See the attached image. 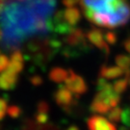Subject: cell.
Masks as SVG:
<instances>
[{
  "mask_svg": "<svg viewBox=\"0 0 130 130\" xmlns=\"http://www.w3.org/2000/svg\"><path fill=\"white\" fill-rule=\"evenodd\" d=\"M56 0H4L0 10V45L5 51L19 50L26 40L52 31Z\"/></svg>",
  "mask_w": 130,
  "mask_h": 130,
  "instance_id": "6da1fadb",
  "label": "cell"
},
{
  "mask_svg": "<svg viewBox=\"0 0 130 130\" xmlns=\"http://www.w3.org/2000/svg\"><path fill=\"white\" fill-rule=\"evenodd\" d=\"M66 47L63 49V55L67 58H75L82 54L90 47L85 40V34L81 29L73 28L64 39Z\"/></svg>",
  "mask_w": 130,
  "mask_h": 130,
  "instance_id": "7a4b0ae2",
  "label": "cell"
},
{
  "mask_svg": "<svg viewBox=\"0 0 130 130\" xmlns=\"http://www.w3.org/2000/svg\"><path fill=\"white\" fill-rule=\"evenodd\" d=\"M107 13V12H106ZM110 21V28L120 27L125 25L130 20V6L127 1H124L121 6H119L114 12L107 13Z\"/></svg>",
  "mask_w": 130,
  "mask_h": 130,
  "instance_id": "3957f363",
  "label": "cell"
},
{
  "mask_svg": "<svg viewBox=\"0 0 130 130\" xmlns=\"http://www.w3.org/2000/svg\"><path fill=\"white\" fill-rule=\"evenodd\" d=\"M65 86L78 98L79 95L84 94L88 92V85L83 79V77L76 74L74 71H72L71 70H70L69 76L66 79Z\"/></svg>",
  "mask_w": 130,
  "mask_h": 130,
  "instance_id": "277c9868",
  "label": "cell"
},
{
  "mask_svg": "<svg viewBox=\"0 0 130 130\" xmlns=\"http://www.w3.org/2000/svg\"><path fill=\"white\" fill-rule=\"evenodd\" d=\"M53 98H54L55 102L61 108L69 110V108H71L75 104L76 98L78 96L73 94L65 85H60L59 88L57 89V91L54 93Z\"/></svg>",
  "mask_w": 130,
  "mask_h": 130,
  "instance_id": "5b68a950",
  "label": "cell"
},
{
  "mask_svg": "<svg viewBox=\"0 0 130 130\" xmlns=\"http://www.w3.org/2000/svg\"><path fill=\"white\" fill-rule=\"evenodd\" d=\"M52 31L62 35H68L74 27L68 23L64 17V11H58L52 15Z\"/></svg>",
  "mask_w": 130,
  "mask_h": 130,
  "instance_id": "8992f818",
  "label": "cell"
},
{
  "mask_svg": "<svg viewBox=\"0 0 130 130\" xmlns=\"http://www.w3.org/2000/svg\"><path fill=\"white\" fill-rule=\"evenodd\" d=\"M114 1L115 0H82L81 4L83 9L112 13L114 11Z\"/></svg>",
  "mask_w": 130,
  "mask_h": 130,
  "instance_id": "52a82bcc",
  "label": "cell"
},
{
  "mask_svg": "<svg viewBox=\"0 0 130 130\" xmlns=\"http://www.w3.org/2000/svg\"><path fill=\"white\" fill-rule=\"evenodd\" d=\"M89 130H117V127L113 122L105 119L100 115H93L87 121Z\"/></svg>",
  "mask_w": 130,
  "mask_h": 130,
  "instance_id": "ba28073f",
  "label": "cell"
},
{
  "mask_svg": "<svg viewBox=\"0 0 130 130\" xmlns=\"http://www.w3.org/2000/svg\"><path fill=\"white\" fill-rule=\"evenodd\" d=\"M87 39L88 41L94 46L98 47L104 54H109L110 48L108 43L104 40V33L99 29H92L87 33Z\"/></svg>",
  "mask_w": 130,
  "mask_h": 130,
  "instance_id": "9c48e42d",
  "label": "cell"
},
{
  "mask_svg": "<svg viewBox=\"0 0 130 130\" xmlns=\"http://www.w3.org/2000/svg\"><path fill=\"white\" fill-rule=\"evenodd\" d=\"M19 81V76L9 70H6L0 74V89L4 91L14 90Z\"/></svg>",
  "mask_w": 130,
  "mask_h": 130,
  "instance_id": "30bf717a",
  "label": "cell"
},
{
  "mask_svg": "<svg viewBox=\"0 0 130 130\" xmlns=\"http://www.w3.org/2000/svg\"><path fill=\"white\" fill-rule=\"evenodd\" d=\"M24 67V61H23V55L19 50H15L13 52V54L11 55L10 59L9 67L7 70H9L13 73L19 74V72H21Z\"/></svg>",
  "mask_w": 130,
  "mask_h": 130,
  "instance_id": "8fae6325",
  "label": "cell"
},
{
  "mask_svg": "<svg viewBox=\"0 0 130 130\" xmlns=\"http://www.w3.org/2000/svg\"><path fill=\"white\" fill-rule=\"evenodd\" d=\"M124 74V70L120 67L102 66L99 70V76L104 79H116Z\"/></svg>",
  "mask_w": 130,
  "mask_h": 130,
  "instance_id": "7c38bea8",
  "label": "cell"
},
{
  "mask_svg": "<svg viewBox=\"0 0 130 130\" xmlns=\"http://www.w3.org/2000/svg\"><path fill=\"white\" fill-rule=\"evenodd\" d=\"M64 17L66 20L68 21V23L70 26L74 27L75 25H77L80 19H81V14L80 11L75 7H69L64 11Z\"/></svg>",
  "mask_w": 130,
  "mask_h": 130,
  "instance_id": "4fadbf2b",
  "label": "cell"
},
{
  "mask_svg": "<svg viewBox=\"0 0 130 130\" xmlns=\"http://www.w3.org/2000/svg\"><path fill=\"white\" fill-rule=\"evenodd\" d=\"M70 73V70H67L60 67H56L53 68L50 72H49V79L55 82V83H62L66 81V79L68 78Z\"/></svg>",
  "mask_w": 130,
  "mask_h": 130,
  "instance_id": "5bb4252c",
  "label": "cell"
},
{
  "mask_svg": "<svg viewBox=\"0 0 130 130\" xmlns=\"http://www.w3.org/2000/svg\"><path fill=\"white\" fill-rule=\"evenodd\" d=\"M108 120L113 123H118L121 121V115H122V109L121 107L116 106L112 108L110 111L106 114Z\"/></svg>",
  "mask_w": 130,
  "mask_h": 130,
  "instance_id": "9a60e30c",
  "label": "cell"
},
{
  "mask_svg": "<svg viewBox=\"0 0 130 130\" xmlns=\"http://www.w3.org/2000/svg\"><path fill=\"white\" fill-rule=\"evenodd\" d=\"M128 85L129 84H128V80H127L126 77L125 78L118 79V80H116L114 83L112 84L114 91L117 93H119V94L124 93L126 91V89H127V87H128Z\"/></svg>",
  "mask_w": 130,
  "mask_h": 130,
  "instance_id": "2e32d148",
  "label": "cell"
},
{
  "mask_svg": "<svg viewBox=\"0 0 130 130\" xmlns=\"http://www.w3.org/2000/svg\"><path fill=\"white\" fill-rule=\"evenodd\" d=\"M116 63L118 67L124 70H130V55H125V54H120L116 56Z\"/></svg>",
  "mask_w": 130,
  "mask_h": 130,
  "instance_id": "e0dca14e",
  "label": "cell"
},
{
  "mask_svg": "<svg viewBox=\"0 0 130 130\" xmlns=\"http://www.w3.org/2000/svg\"><path fill=\"white\" fill-rule=\"evenodd\" d=\"M7 113L11 118L13 119H18L20 115H21V109L19 108V106H15V105H12V106H9L7 108Z\"/></svg>",
  "mask_w": 130,
  "mask_h": 130,
  "instance_id": "ac0fdd59",
  "label": "cell"
},
{
  "mask_svg": "<svg viewBox=\"0 0 130 130\" xmlns=\"http://www.w3.org/2000/svg\"><path fill=\"white\" fill-rule=\"evenodd\" d=\"M104 40L107 43L109 44H115L118 41V37H117L116 33L115 32H112V31H108V32L104 33Z\"/></svg>",
  "mask_w": 130,
  "mask_h": 130,
  "instance_id": "d6986e66",
  "label": "cell"
},
{
  "mask_svg": "<svg viewBox=\"0 0 130 130\" xmlns=\"http://www.w3.org/2000/svg\"><path fill=\"white\" fill-rule=\"evenodd\" d=\"M49 120L48 113H38L36 115V121L40 124H46Z\"/></svg>",
  "mask_w": 130,
  "mask_h": 130,
  "instance_id": "ffe728a7",
  "label": "cell"
},
{
  "mask_svg": "<svg viewBox=\"0 0 130 130\" xmlns=\"http://www.w3.org/2000/svg\"><path fill=\"white\" fill-rule=\"evenodd\" d=\"M10 60L6 55H0V72H3L9 67Z\"/></svg>",
  "mask_w": 130,
  "mask_h": 130,
  "instance_id": "44dd1931",
  "label": "cell"
},
{
  "mask_svg": "<svg viewBox=\"0 0 130 130\" xmlns=\"http://www.w3.org/2000/svg\"><path fill=\"white\" fill-rule=\"evenodd\" d=\"M38 113H48L49 111V105L46 101H40L38 103Z\"/></svg>",
  "mask_w": 130,
  "mask_h": 130,
  "instance_id": "7402d4cb",
  "label": "cell"
},
{
  "mask_svg": "<svg viewBox=\"0 0 130 130\" xmlns=\"http://www.w3.org/2000/svg\"><path fill=\"white\" fill-rule=\"evenodd\" d=\"M7 101L5 99L0 98V121L4 119L5 115H6V111H7Z\"/></svg>",
  "mask_w": 130,
  "mask_h": 130,
  "instance_id": "603a6c76",
  "label": "cell"
},
{
  "mask_svg": "<svg viewBox=\"0 0 130 130\" xmlns=\"http://www.w3.org/2000/svg\"><path fill=\"white\" fill-rule=\"evenodd\" d=\"M30 82L32 84L33 86H35V87H38V86H41L42 83H43V80L41 76H39V75H35V76H32L31 78H30Z\"/></svg>",
  "mask_w": 130,
  "mask_h": 130,
  "instance_id": "cb8c5ba5",
  "label": "cell"
},
{
  "mask_svg": "<svg viewBox=\"0 0 130 130\" xmlns=\"http://www.w3.org/2000/svg\"><path fill=\"white\" fill-rule=\"evenodd\" d=\"M79 1H81V0H62V3L67 8H69V7H74Z\"/></svg>",
  "mask_w": 130,
  "mask_h": 130,
  "instance_id": "d4e9b609",
  "label": "cell"
},
{
  "mask_svg": "<svg viewBox=\"0 0 130 130\" xmlns=\"http://www.w3.org/2000/svg\"><path fill=\"white\" fill-rule=\"evenodd\" d=\"M123 46H124V48L126 49V51L130 54V39H127V40L124 41V42H123Z\"/></svg>",
  "mask_w": 130,
  "mask_h": 130,
  "instance_id": "484cf974",
  "label": "cell"
},
{
  "mask_svg": "<svg viewBox=\"0 0 130 130\" xmlns=\"http://www.w3.org/2000/svg\"><path fill=\"white\" fill-rule=\"evenodd\" d=\"M66 130H80L79 129V127L78 126H76V125H70V126H69L68 128Z\"/></svg>",
  "mask_w": 130,
  "mask_h": 130,
  "instance_id": "4316f807",
  "label": "cell"
},
{
  "mask_svg": "<svg viewBox=\"0 0 130 130\" xmlns=\"http://www.w3.org/2000/svg\"><path fill=\"white\" fill-rule=\"evenodd\" d=\"M3 2H4V0H0V10H1V7L3 5Z\"/></svg>",
  "mask_w": 130,
  "mask_h": 130,
  "instance_id": "83f0119b",
  "label": "cell"
},
{
  "mask_svg": "<svg viewBox=\"0 0 130 130\" xmlns=\"http://www.w3.org/2000/svg\"><path fill=\"white\" fill-rule=\"evenodd\" d=\"M127 80H128V84L130 85V75L128 76V77H127Z\"/></svg>",
  "mask_w": 130,
  "mask_h": 130,
  "instance_id": "f1b7e54d",
  "label": "cell"
}]
</instances>
